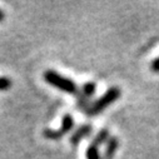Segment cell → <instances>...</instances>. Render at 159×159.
<instances>
[{
	"label": "cell",
	"mask_w": 159,
	"mask_h": 159,
	"mask_svg": "<svg viewBox=\"0 0 159 159\" xmlns=\"http://www.w3.org/2000/svg\"><path fill=\"white\" fill-rule=\"evenodd\" d=\"M43 78H44V80L48 84H50L52 87L59 89L63 93L71 94V95H78L79 94V88H78V85L75 84L74 80H71L70 78H66V76L57 73L53 69L47 70L43 74Z\"/></svg>",
	"instance_id": "1"
},
{
	"label": "cell",
	"mask_w": 159,
	"mask_h": 159,
	"mask_svg": "<svg viewBox=\"0 0 159 159\" xmlns=\"http://www.w3.org/2000/svg\"><path fill=\"white\" fill-rule=\"evenodd\" d=\"M122 95V92L118 87H111L109 88L100 98H98L94 103H92L85 110L84 113L88 116H95L98 114H100L103 110H105L108 107H110L113 103H115Z\"/></svg>",
	"instance_id": "2"
},
{
	"label": "cell",
	"mask_w": 159,
	"mask_h": 159,
	"mask_svg": "<svg viewBox=\"0 0 159 159\" xmlns=\"http://www.w3.org/2000/svg\"><path fill=\"white\" fill-rule=\"evenodd\" d=\"M74 127V118L71 116V114H65L63 115L61 119V125L58 130L54 129H45L44 130V137L52 140H57L60 139L61 137H64L65 134H68Z\"/></svg>",
	"instance_id": "3"
},
{
	"label": "cell",
	"mask_w": 159,
	"mask_h": 159,
	"mask_svg": "<svg viewBox=\"0 0 159 159\" xmlns=\"http://www.w3.org/2000/svg\"><path fill=\"white\" fill-rule=\"evenodd\" d=\"M97 92V84L94 82H88L83 85L82 90H79V94H78V100H76V105L79 109H83L85 110L89 105H88V102L90 100V98L95 94Z\"/></svg>",
	"instance_id": "4"
},
{
	"label": "cell",
	"mask_w": 159,
	"mask_h": 159,
	"mask_svg": "<svg viewBox=\"0 0 159 159\" xmlns=\"http://www.w3.org/2000/svg\"><path fill=\"white\" fill-rule=\"evenodd\" d=\"M92 130H93V127H92L90 124L80 125V127H79V128L71 134V137H70V144L76 147L84 138H87V137L90 135Z\"/></svg>",
	"instance_id": "5"
},
{
	"label": "cell",
	"mask_w": 159,
	"mask_h": 159,
	"mask_svg": "<svg viewBox=\"0 0 159 159\" xmlns=\"http://www.w3.org/2000/svg\"><path fill=\"white\" fill-rule=\"evenodd\" d=\"M118 148H119V139L116 137H110L109 140L107 142L105 150H104V154H103V159H113Z\"/></svg>",
	"instance_id": "6"
},
{
	"label": "cell",
	"mask_w": 159,
	"mask_h": 159,
	"mask_svg": "<svg viewBox=\"0 0 159 159\" xmlns=\"http://www.w3.org/2000/svg\"><path fill=\"white\" fill-rule=\"evenodd\" d=\"M109 138H110V135H109V130H108L107 128H103L102 130L98 132V134H97L95 138L93 139L92 144L99 148L102 144H107V142L109 140Z\"/></svg>",
	"instance_id": "7"
},
{
	"label": "cell",
	"mask_w": 159,
	"mask_h": 159,
	"mask_svg": "<svg viewBox=\"0 0 159 159\" xmlns=\"http://www.w3.org/2000/svg\"><path fill=\"white\" fill-rule=\"evenodd\" d=\"M85 157H87V159H102L100 153H99V148L95 147V145H93V144H90L87 148Z\"/></svg>",
	"instance_id": "8"
},
{
	"label": "cell",
	"mask_w": 159,
	"mask_h": 159,
	"mask_svg": "<svg viewBox=\"0 0 159 159\" xmlns=\"http://www.w3.org/2000/svg\"><path fill=\"white\" fill-rule=\"evenodd\" d=\"M11 87V79L8 76H0V92L8 90Z\"/></svg>",
	"instance_id": "9"
},
{
	"label": "cell",
	"mask_w": 159,
	"mask_h": 159,
	"mask_svg": "<svg viewBox=\"0 0 159 159\" xmlns=\"http://www.w3.org/2000/svg\"><path fill=\"white\" fill-rule=\"evenodd\" d=\"M150 70L154 71V73H159V57L152 61V64H150Z\"/></svg>",
	"instance_id": "10"
},
{
	"label": "cell",
	"mask_w": 159,
	"mask_h": 159,
	"mask_svg": "<svg viewBox=\"0 0 159 159\" xmlns=\"http://www.w3.org/2000/svg\"><path fill=\"white\" fill-rule=\"evenodd\" d=\"M4 18H5V14H4V11H3V10H0V23H2V21L4 20Z\"/></svg>",
	"instance_id": "11"
}]
</instances>
